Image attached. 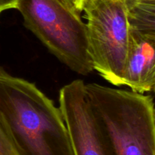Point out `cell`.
Segmentation results:
<instances>
[{"mask_svg": "<svg viewBox=\"0 0 155 155\" xmlns=\"http://www.w3.org/2000/svg\"><path fill=\"white\" fill-rule=\"evenodd\" d=\"M102 128L116 155H155V119L148 112L117 109L104 118Z\"/></svg>", "mask_w": 155, "mask_h": 155, "instance_id": "cell-5", "label": "cell"}, {"mask_svg": "<svg viewBox=\"0 0 155 155\" xmlns=\"http://www.w3.org/2000/svg\"><path fill=\"white\" fill-rule=\"evenodd\" d=\"M130 30L155 33V0H127Z\"/></svg>", "mask_w": 155, "mask_h": 155, "instance_id": "cell-7", "label": "cell"}, {"mask_svg": "<svg viewBox=\"0 0 155 155\" xmlns=\"http://www.w3.org/2000/svg\"><path fill=\"white\" fill-rule=\"evenodd\" d=\"M0 123L19 155H74L59 107L0 67Z\"/></svg>", "mask_w": 155, "mask_h": 155, "instance_id": "cell-1", "label": "cell"}, {"mask_svg": "<svg viewBox=\"0 0 155 155\" xmlns=\"http://www.w3.org/2000/svg\"><path fill=\"white\" fill-rule=\"evenodd\" d=\"M71 1L74 2V4L75 5L76 7L82 12V7H83V4L84 2V0H71Z\"/></svg>", "mask_w": 155, "mask_h": 155, "instance_id": "cell-10", "label": "cell"}, {"mask_svg": "<svg viewBox=\"0 0 155 155\" xmlns=\"http://www.w3.org/2000/svg\"><path fill=\"white\" fill-rule=\"evenodd\" d=\"M0 155H19L6 130L0 123Z\"/></svg>", "mask_w": 155, "mask_h": 155, "instance_id": "cell-8", "label": "cell"}, {"mask_svg": "<svg viewBox=\"0 0 155 155\" xmlns=\"http://www.w3.org/2000/svg\"><path fill=\"white\" fill-rule=\"evenodd\" d=\"M59 104L74 155H116L88 102L83 80L62 87Z\"/></svg>", "mask_w": 155, "mask_h": 155, "instance_id": "cell-4", "label": "cell"}, {"mask_svg": "<svg viewBox=\"0 0 155 155\" xmlns=\"http://www.w3.org/2000/svg\"><path fill=\"white\" fill-rule=\"evenodd\" d=\"M155 85V33L130 30L123 86L139 93L152 92Z\"/></svg>", "mask_w": 155, "mask_h": 155, "instance_id": "cell-6", "label": "cell"}, {"mask_svg": "<svg viewBox=\"0 0 155 155\" xmlns=\"http://www.w3.org/2000/svg\"><path fill=\"white\" fill-rule=\"evenodd\" d=\"M15 8L25 27L62 63L81 75L93 71L86 23L71 0H18Z\"/></svg>", "mask_w": 155, "mask_h": 155, "instance_id": "cell-2", "label": "cell"}, {"mask_svg": "<svg viewBox=\"0 0 155 155\" xmlns=\"http://www.w3.org/2000/svg\"><path fill=\"white\" fill-rule=\"evenodd\" d=\"M83 11L93 70L114 86H123L130 36L127 0H84Z\"/></svg>", "mask_w": 155, "mask_h": 155, "instance_id": "cell-3", "label": "cell"}, {"mask_svg": "<svg viewBox=\"0 0 155 155\" xmlns=\"http://www.w3.org/2000/svg\"><path fill=\"white\" fill-rule=\"evenodd\" d=\"M18 0H0V13L10 8H15Z\"/></svg>", "mask_w": 155, "mask_h": 155, "instance_id": "cell-9", "label": "cell"}]
</instances>
